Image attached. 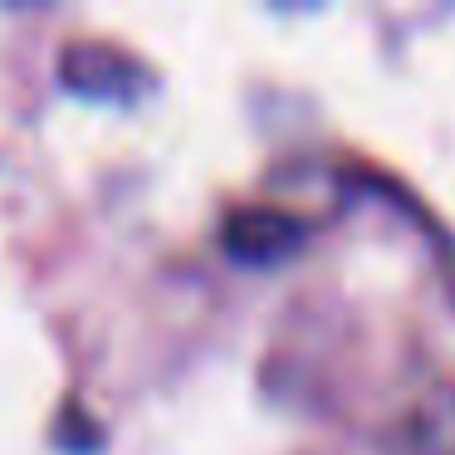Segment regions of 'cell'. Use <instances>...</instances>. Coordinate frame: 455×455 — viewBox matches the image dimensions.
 Returning a JSON list of instances; mask_svg holds the SVG:
<instances>
[{
    "label": "cell",
    "mask_w": 455,
    "mask_h": 455,
    "mask_svg": "<svg viewBox=\"0 0 455 455\" xmlns=\"http://www.w3.org/2000/svg\"><path fill=\"white\" fill-rule=\"evenodd\" d=\"M304 220L289 216V211L279 206H245L235 211V216L226 220V230H220V240H226V255L235 259V265H279V259H289L299 245H304Z\"/></svg>",
    "instance_id": "2"
},
{
    "label": "cell",
    "mask_w": 455,
    "mask_h": 455,
    "mask_svg": "<svg viewBox=\"0 0 455 455\" xmlns=\"http://www.w3.org/2000/svg\"><path fill=\"white\" fill-rule=\"evenodd\" d=\"M387 455H455V382H435L387 431Z\"/></svg>",
    "instance_id": "3"
},
{
    "label": "cell",
    "mask_w": 455,
    "mask_h": 455,
    "mask_svg": "<svg viewBox=\"0 0 455 455\" xmlns=\"http://www.w3.org/2000/svg\"><path fill=\"white\" fill-rule=\"evenodd\" d=\"M60 84L79 99L128 108L152 93V69L108 40H69L60 50Z\"/></svg>",
    "instance_id": "1"
}]
</instances>
